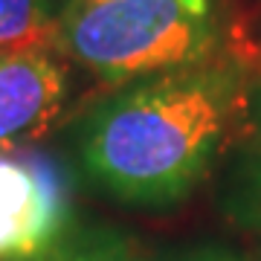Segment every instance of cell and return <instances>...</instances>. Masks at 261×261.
Listing matches in <instances>:
<instances>
[{
  "instance_id": "2",
  "label": "cell",
  "mask_w": 261,
  "mask_h": 261,
  "mask_svg": "<svg viewBox=\"0 0 261 261\" xmlns=\"http://www.w3.org/2000/svg\"><path fill=\"white\" fill-rule=\"evenodd\" d=\"M212 0H67L56 49L99 82L122 84L224 56Z\"/></svg>"
},
{
  "instance_id": "1",
  "label": "cell",
  "mask_w": 261,
  "mask_h": 261,
  "mask_svg": "<svg viewBox=\"0 0 261 261\" xmlns=\"http://www.w3.org/2000/svg\"><path fill=\"white\" fill-rule=\"evenodd\" d=\"M250 73L244 61L221 56L116 87L73 130L84 180L134 209L189 200L224 157Z\"/></svg>"
},
{
  "instance_id": "3",
  "label": "cell",
  "mask_w": 261,
  "mask_h": 261,
  "mask_svg": "<svg viewBox=\"0 0 261 261\" xmlns=\"http://www.w3.org/2000/svg\"><path fill=\"white\" fill-rule=\"evenodd\" d=\"M73 229L70 183L35 148L0 151V261H35Z\"/></svg>"
},
{
  "instance_id": "5",
  "label": "cell",
  "mask_w": 261,
  "mask_h": 261,
  "mask_svg": "<svg viewBox=\"0 0 261 261\" xmlns=\"http://www.w3.org/2000/svg\"><path fill=\"white\" fill-rule=\"evenodd\" d=\"M215 206L232 229L261 241V70L250 73L241 116L215 168Z\"/></svg>"
},
{
  "instance_id": "4",
  "label": "cell",
  "mask_w": 261,
  "mask_h": 261,
  "mask_svg": "<svg viewBox=\"0 0 261 261\" xmlns=\"http://www.w3.org/2000/svg\"><path fill=\"white\" fill-rule=\"evenodd\" d=\"M70 96V73L58 49L0 56V151L23 148L58 122Z\"/></svg>"
},
{
  "instance_id": "9",
  "label": "cell",
  "mask_w": 261,
  "mask_h": 261,
  "mask_svg": "<svg viewBox=\"0 0 261 261\" xmlns=\"http://www.w3.org/2000/svg\"><path fill=\"white\" fill-rule=\"evenodd\" d=\"M255 258H258V261H261V250H258V255H255Z\"/></svg>"
},
{
  "instance_id": "8",
  "label": "cell",
  "mask_w": 261,
  "mask_h": 261,
  "mask_svg": "<svg viewBox=\"0 0 261 261\" xmlns=\"http://www.w3.org/2000/svg\"><path fill=\"white\" fill-rule=\"evenodd\" d=\"M154 261H258V258L229 250V247H218V244H200V247H183L177 252H166Z\"/></svg>"
},
{
  "instance_id": "7",
  "label": "cell",
  "mask_w": 261,
  "mask_h": 261,
  "mask_svg": "<svg viewBox=\"0 0 261 261\" xmlns=\"http://www.w3.org/2000/svg\"><path fill=\"white\" fill-rule=\"evenodd\" d=\"M35 261H145L122 235L105 226H73L61 244Z\"/></svg>"
},
{
  "instance_id": "6",
  "label": "cell",
  "mask_w": 261,
  "mask_h": 261,
  "mask_svg": "<svg viewBox=\"0 0 261 261\" xmlns=\"http://www.w3.org/2000/svg\"><path fill=\"white\" fill-rule=\"evenodd\" d=\"M67 0H0V56L20 49H56Z\"/></svg>"
}]
</instances>
